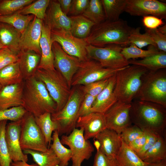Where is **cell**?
Returning <instances> with one entry per match:
<instances>
[{
	"label": "cell",
	"mask_w": 166,
	"mask_h": 166,
	"mask_svg": "<svg viewBox=\"0 0 166 166\" xmlns=\"http://www.w3.org/2000/svg\"><path fill=\"white\" fill-rule=\"evenodd\" d=\"M148 70L141 66L132 65L118 71L113 91L117 101L130 104L140 88L143 76Z\"/></svg>",
	"instance_id": "cell-4"
},
{
	"label": "cell",
	"mask_w": 166,
	"mask_h": 166,
	"mask_svg": "<svg viewBox=\"0 0 166 166\" xmlns=\"http://www.w3.org/2000/svg\"><path fill=\"white\" fill-rule=\"evenodd\" d=\"M24 81L18 61L7 65L0 70V84L2 87L20 83Z\"/></svg>",
	"instance_id": "cell-28"
},
{
	"label": "cell",
	"mask_w": 166,
	"mask_h": 166,
	"mask_svg": "<svg viewBox=\"0 0 166 166\" xmlns=\"http://www.w3.org/2000/svg\"><path fill=\"white\" fill-rule=\"evenodd\" d=\"M110 78L77 87L84 94L90 95L96 97L106 86Z\"/></svg>",
	"instance_id": "cell-42"
},
{
	"label": "cell",
	"mask_w": 166,
	"mask_h": 166,
	"mask_svg": "<svg viewBox=\"0 0 166 166\" xmlns=\"http://www.w3.org/2000/svg\"><path fill=\"white\" fill-rule=\"evenodd\" d=\"M144 130L146 131V141L141 149L136 153L141 159L146 152L155 144L159 137L161 136L158 133L152 131Z\"/></svg>",
	"instance_id": "cell-47"
},
{
	"label": "cell",
	"mask_w": 166,
	"mask_h": 166,
	"mask_svg": "<svg viewBox=\"0 0 166 166\" xmlns=\"http://www.w3.org/2000/svg\"><path fill=\"white\" fill-rule=\"evenodd\" d=\"M0 166H1V165H0Z\"/></svg>",
	"instance_id": "cell-59"
},
{
	"label": "cell",
	"mask_w": 166,
	"mask_h": 166,
	"mask_svg": "<svg viewBox=\"0 0 166 166\" xmlns=\"http://www.w3.org/2000/svg\"><path fill=\"white\" fill-rule=\"evenodd\" d=\"M43 21L34 17L33 19L21 34V50H29L41 55L40 41L42 35Z\"/></svg>",
	"instance_id": "cell-17"
},
{
	"label": "cell",
	"mask_w": 166,
	"mask_h": 166,
	"mask_svg": "<svg viewBox=\"0 0 166 166\" xmlns=\"http://www.w3.org/2000/svg\"><path fill=\"white\" fill-rule=\"evenodd\" d=\"M50 1V0H34L16 12L24 15H33L37 18L44 21Z\"/></svg>",
	"instance_id": "cell-36"
},
{
	"label": "cell",
	"mask_w": 166,
	"mask_h": 166,
	"mask_svg": "<svg viewBox=\"0 0 166 166\" xmlns=\"http://www.w3.org/2000/svg\"><path fill=\"white\" fill-rule=\"evenodd\" d=\"M11 166H38L37 164H30L24 161H18L12 162L11 164Z\"/></svg>",
	"instance_id": "cell-54"
},
{
	"label": "cell",
	"mask_w": 166,
	"mask_h": 166,
	"mask_svg": "<svg viewBox=\"0 0 166 166\" xmlns=\"http://www.w3.org/2000/svg\"><path fill=\"white\" fill-rule=\"evenodd\" d=\"M22 101L23 107L34 117L56 112L55 102L44 84L35 76L24 80Z\"/></svg>",
	"instance_id": "cell-3"
},
{
	"label": "cell",
	"mask_w": 166,
	"mask_h": 166,
	"mask_svg": "<svg viewBox=\"0 0 166 166\" xmlns=\"http://www.w3.org/2000/svg\"><path fill=\"white\" fill-rule=\"evenodd\" d=\"M50 37L52 44L57 42L69 55L81 61L89 58L86 49L88 44L84 39L76 37L70 31L64 29L51 30Z\"/></svg>",
	"instance_id": "cell-12"
},
{
	"label": "cell",
	"mask_w": 166,
	"mask_h": 166,
	"mask_svg": "<svg viewBox=\"0 0 166 166\" xmlns=\"http://www.w3.org/2000/svg\"><path fill=\"white\" fill-rule=\"evenodd\" d=\"M22 106L0 109V122L5 120L16 121L21 119L27 113Z\"/></svg>",
	"instance_id": "cell-43"
},
{
	"label": "cell",
	"mask_w": 166,
	"mask_h": 166,
	"mask_svg": "<svg viewBox=\"0 0 166 166\" xmlns=\"http://www.w3.org/2000/svg\"><path fill=\"white\" fill-rule=\"evenodd\" d=\"M34 76L44 84L55 102L56 112L60 110L66 103L71 92V88L65 79L55 69L50 70L38 69Z\"/></svg>",
	"instance_id": "cell-7"
},
{
	"label": "cell",
	"mask_w": 166,
	"mask_h": 166,
	"mask_svg": "<svg viewBox=\"0 0 166 166\" xmlns=\"http://www.w3.org/2000/svg\"><path fill=\"white\" fill-rule=\"evenodd\" d=\"M122 69L105 68L97 61L89 58L81 61L79 69L72 79L71 88L109 78Z\"/></svg>",
	"instance_id": "cell-11"
},
{
	"label": "cell",
	"mask_w": 166,
	"mask_h": 166,
	"mask_svg": "<svg viewBox=\"0 0 166 166\" xmlns=\"http://www.w3.org/2000/svg\"><path fill=\"white\" fill-rule=\"evenodd\" d=\"M69 97L63 108L51 114L52 120L57 125L59 135L69 134L76 128L79 117L80 106L84 94L77 86L72 87Z\"/></svg>",
	"instance_id": "cell-6"
},
{
	"label": "cell",
	"mask_w": 166,
	"mask_h": 166,
	"mask_svg": "<svg viewBox=\"0 0 166 166\" xmlns=\"http://www.w3.org/2000/svg\"><path fill=\"white\" fill-rule=\"evenodd\" d=\"M142 159L148 164L156 163L166 160L165 137L160 136L155 144L146 152Z\"/></svg>",
	"instance_id": "cell-30"
},
{
	"label": "cell",
	"mask_w": 166,
	"mask_h": 166,
	"mask_svg": "<svg viewBox=\"0 0 166 166\" xmlns=\"http://www.w3.org/2000/svg\"><path fill=\"white\" fill-rule=\"evenodd\" d=\"M23 152L31 155L38 166H59L60 161L53 150L49 148L44 152L25 150Z\"/></svg>",
	"instance_id": "cell-32"
},
{
	"label": "cell",
	"mask_w": 166,
	"mask_h": 166,
	"mask_svg": "<svg viewBox=\"0 0 166 166\" xmlns=\"http://www.w3.org/2000/svg\"><path fill=\"white\" fill-rule=\"evenodd\" d=\"M93 166H117L116 159L108 157L100 149H97Z\"/></svg>",
	"instance_id": "cell-48"
},
{
	"label": "cell",
	"mask_w": 166,
	"mask_h": 166,
	"mask_svg": "<svg viewBox=\"0 0 166 166\" xmlns=\"http://www.w3.org/2000/svg\"><path fill=\"white\" fill-rule=\"evenodd\" d=\"M135 28L122 19L115 21L105 20L95 25L84 39L88 44L97 47L111 44L123 46L129 45V37Z\"/></svg>",
	"instance_id": "cell-2"
},
{
	"label": "cell",
	"mask_w": 166,
	"mask_h": 166,
	"mask_svg": "<svg viewBox=\"0 0 166 166\" xmlns=\"http://www.w3.org/2000/svg\"><path fill=\"white\" fill-rule=\"evenodd\" d=\"M7 121L0 122V164L10 166L12 162L10 157L5 138V130Z\"/></svg>",
	"instance_id": "cell-40"
},
{
	"label": "cell",
	"mask_w": 166,
	"mask_h": 166,
	"mask_svg": "<svg viewBox=\"0 0 166 166\" xmlns=\"http://www.w3.org/2000/svg\"><path fill=\"white\" fill-rule=\"evenodd\" d=\"M106 20L115 21L124 11L126 0H101Z\"/></svg>",
	"instance_id": "cell-33"
},
{
	"label": "cell",
	"mask_w": 166,
	"mask_h": 166,
	"mask_svg": "<svg viewBox=\"0 0 166 166\" xmlns=\"http://www.w3.org/2000/svg\"><path fill=\"white\" fill-rule=\"evenodd\" d=\"M144 131L137 126L132 124L124 128L120 135L122 141L128 145L142 135Z\"/></svg>",
	"instance_id": "cell-44"
},
{
	"label": "cell",
	"mask_w": 166,
	"mask_h": 166,
	"mask_svg": "<svg viewBox=\"0 0 166 166\" xmlns=\"http://www.w3.org/2000/svg\"><path fill=\"white\" fill-rule=\"evenodd\" d=\"M135 99L155 103L166 108L165 68L148 70L144 74Z\"/></svg>",
	"instance_id": "cell-5"
},
{
	"label": "cell",
	"mask_w": 166,
	"mask_h": 166,
	"mask_svg": "<svg viewBox=\"0 0 166 166\" xmlns=\"http://www.w3.org/2000/svg\"><path fill=\"white\" fill-rule=\"evenodd\" d=\"M129 64L143 67L149 71H155L166 68V52L158 53L143 58L128 60Z\"/></svg>",
	"instance_id": "cell-27"
},
{
	"label": "cell",
	"mask_w": 166,
	"mask_h": 166,
	"mask_svg": "<svg viewBox=\"0 0 166 166\" xmlns=\"http://www.w3.org/2000/svg\"><path fill=\"white\" fill-rule=\"evenodd\" d=\"M96 97L89 94H84L81 103L79 112V117L85 116L91 113L90 110Z\"/></svg>",
	"instance_id": "cell-49"
},
{
	"label": "cell",
	"mask_w": 166,
	"mask_h": 166,
	"mask_svg": "<svg viewBox=\"0 0 166 166\" xmlns=\"http://www.w3.org/2000/svg\"><path fill=\"white\" fill-rule=\"evenodd\" d=\"M60 141L69 148L71 153V166H81L83 162L89 159L94 151V148L88 140L84 136L82 129L75 128L69 135H63Z\"/></svg>",
	"instance_id": "cell-10"
},
{
	"label": "cell",
	"mask_w": 166,
	"mask_h": 166,
	"mask_svg": "<svg viewBox=\"0 0 166 166\" xmlns=\"http://www.w3.org/2000/svg\"><path fill=\"white\" fill-rule=\"evenodd\" d=\"M48 7L43 21L51 30L64 29L70 31V18L62 11L58 1L50 0Z\"/></svg>",
	"instance_id": "cell-20"
},
{
	"label": "cell",
	"mask_w": 166,
	"mask_h": 166,
	"mask_svg": "<svg viewBox=\"0 0 166 166\" xmlns=\"http://www.w3.org/2000/svg\"><path fill=\"white\" fill-rule=\"evenodd\" d=\"M2 86L0 84V91L1 90V89L2 88Z\"/></svg>",
	"instance_id": "cell-58"
},
{
	"label": "cell",
	"mask_w": 166,
	"mask_h": 166,
	"mask_svg": "<svg viewBox=\"0 0 166 166\" xmlns=\"http://www.w3.org/2000/svg\"><path fill=\"white\" fill-rule=\"evenodd\" d=\"M160 33L166 35V25L164 24V26L156 29Z\"/></svg>",
	"instance_id": "cell-56"
},
{
	"label": "cell",
	"mask_w": 166,
	"mask_h": 166,
	"mask_svg": "<svg viewBox=\"0 0 166 166\" xmlns=\"http://www.w3.org/2000/svg\"><path fill=\"white\" fill-rule=\"evenodd\" d=\"M129 45L130 46L128 47H123L121 50V53L127 60L138 58H143L160 51L152 45H149L147 50H144L133 44Z\"/></svg>",
	"instance_id": "cell-38"
},
{
	"label": "cell",
	"mask_w": 166,
	"mask_h": 166,
	"mask_svg": "<svg viewBox=\"0 0 166 166\" xmlns=\"http://www.w3.org/2000/svg\"><path fill=\"white\" fill-rule=\"evenodd\" d=\"M140 30L139 27L135 28L130 35L128 38L129 44H133L140 49L148 45H152L157 48L149 35L145 32L143 34L140 33Z\"/></svg>",
	"instance_id": "cell-41"
},
{
	"label": "cell",
	"mask_w": 166,
	"mask_h": 166,
	"mask_svg": "<svg viewBox=\"0 0 166 166\" xmlns=\"http://www.w3.org/2000/svg\"><path fill=\"white\" fill-rule=\"evenodd\" d=\"M4 47H5L3 44H2L1 43V42H0V49H1V48H4Z\"/></svg>",
	"instance_id": "cell-57"
},
{
	"label": "cell",
	"mask_w": 166,
	"mask_h": 166,
	"mask_svg": "<svg viewBox=\"0 0 166 166\" xmlns=\"http://www.w3.org/2000/svg\"><path fill=\"white\" fill-rule=\"evenodd\" d=\"M20 142L23 151L29 150L44 152L48 148L34 116L28 112L21 120Z\"/></svg>",
	"instance_id": "cell-8"
},
{
	"label": "cell",
	"mask_w": 166,
	"mask_h": 166,
	"mask_svg": "<svg viewBox=\"0 0 166 166\" xmlns=\"http://www.w3.org/2000/svg\"><path fill=\"white\" fill-rule=\"evenodd\" d=\"M145 32L150 36L159 50L166 52V35L160 33L156 29L150 30L146 28Z\"/></svg>",
	"instance_id": "cell-45"
},
{
	"label": "cell",
	"mask_w": 166,
	"mask_h": 166,
	"mask_svg": "<svg viewBox=\"0 0 166 166\" xmlns=\"http://www.w3.org/2000/svg\"><path fill=\"white\" fill-rule=\"evenodd\" d=\"M123 46L115 44L97 47L88 44L86 49L89 58L98 62L103 67L120 69L129 65L121 53Z\"/></svg>",
	"instance_id": "cell-9"
},
{
	"label": "cell",
	"mask_w": 166,
	"mask_h": 166,
	"mask_svg": "<svg viewBox=\"0 0 166 166\" xmlns=\"http://www.w3.org/2000/svg\"><path fill=\"white\" fill-rule=\"evenodd\" d=\"M21 119L7 124L5 130V138L9 153L12 161L27 162L28 157L22 150L20 145Z\"/></svg>",
	"instance_id": "cell-16"
},
{
	"label": "cell",
	"mask_w": 166,
	"mask_h": 166,
	"mask_svg": "<svg viewBox=\"0 0 166 166\" xmlns=\"http://www.w3.org/2000/svg\"><path fill=\"white\" fill-rule=\"evenodd\" d=\"M10 166H11V165Z\"/></svg>",
	"instance_id": "cell-60"
},
{
	"label": "cell",
	"mask_w": 166,
	"mask_h": 166,
	"mask_svg": "<svg viewBox=\"0 0 166 166\" xmlns=\"http://www.w3.org/2000/svg\"><path fill=\"white\" fill-rule=\"evenodd\" d=\"M95 139L100 144V150L109 158L116 159L122 144L120 134L114 131L106 128L99 134Z\"/></svg>",
	"instance_id": "cell-19"
},
{
	"label": "cell",
	"mask_w": 166,
	"mask_h": 166,
	"mask_svg": "<svg viewBox=\"0 0 166 166\" xmlns=\"http://www.w3.org/2000/svg\"><path fill=\"white\" fill-rule=\"evenodd\" d=\"M24 82L2 87L0 91V109L22 106Z\"/></svg>",
	"instance_id": "cell-23"
},
{
	"label": "cell",
	"mask_w": 166,
	"mask_h": 166,
	"mask_svg": "<svg viewBox=\"0 0 166 166\" xmlns=\"http://www.w3.org/2000/svg\"><path fill=\"white\" fill-rule=\"evenodd\" d=\"M34 117L35 122L42 133L49 148L52 140V133L57 130V124L52 119L50 113H46Z\"/></svg>",
	"instance_id": "cell-31"
},
{
	"label": "cell",
	"mask_w": 166,
	"mask_h": 166,
	"mask_svg": "<svg viewBox=\"0 0 166 166\" xmlns=\"http://www.w3.org/2000/svg\"><path fill=\"white\" fill-rule=\"evenodd\" d=\"M130 104L132 124L142 130L152 131L165 137L166 108L155 103L136 99Z\"/></svg>",
	"instance_id": "cell-1"
},
{
	"label": "cell",
	"mask_w": 166,
	"mask_h": 166,
	"mask_svg": "<svg viewBox=\"0 0 166 166\" xmlns=\"http://www.w3.org/2000/svg\"><path fill=\"white\" fill-rule=\"evenodd\" d=\"M143 134L127 145L136 153L139 152L145 144L146 139V133L145 130Z\"/></svg>",
	"instance_id": "cell-52"
},
{
	"label": "cell",
	"mask_w": 166,
	"mask_h": 166,
	"mask_svg": "<svg viewBox=\"0 0 166 166\" xmlns=\"http://www.w3.org/2000/svg\"><path fill=\"white\" fill-rule=\"evenodd\" d=\"M116 73L110 78L106 86L96 97L91 112L104 114L117 101L113 91L116 83Z\"/></svg>",
	"instance_id": "cell-22"
},
{
	"label": "cell",
	"mask_w": 166,
	"mask_h": 166,
	"mask_svg": "<svg viewBox=\"0 0 166 166\" xmlns=\"http://www.w3.org/2000/svg\"><path fill=\"white\" fill-rule=\"evenodd\" d=\"M59 136L57 130L53 132L52 136V143L49 147L58 159L60 161L59 166H67L71 159V152L69 148H65L61 143Z\"/></svg>",
	"instance_id": "cell-35"
},
{
	"label": "cell",
	"mask_w": 166,
	"mask_h": 166,
	"mask_svg": "<svg viewBox=\"0 0 166 166\" xmlns=\"http://www.w3.org/2000/svg\"><path fill=\"white\" fill-rule=\"evenodd\" d=\"M130 104L118 101L105 114L107 128L119 134L126 127L132 124L130 116Z\"/></svg>",
	"instance_id": "cell-15"
},
{
	"label": "cell",
	"mask_w": 166,
	"mask_h": 166,
	"mask_svg": "<svg viewBox=\"0 0 166 166\" xmlns=\"http://www.w3.org/2000/svg\"><path fill=\"white\" fill-rule=\"evenodd\" d=\"M18 55L7 47L0 49V70L10 64L18 62Z\"/></svg>",
	"instance_id": "cell-46"
},
{
	"label": "cell",
	"mask_w": 166,
	"mask_h": 166,
	"mask_svg": "<svg viewBox=\"0 0 166 166\" xmlns=\"http://www.w3.org/2000/svg\"><path fill=\"white\" fill-rule=\"evenodd\" d=\"M116 160L117 166H148L147 164L123 141Z\"/></svg>",
	"instance_id": "cell-29"
},
{
	"label": "cell",
	"mask_w": 166,
	"mask_h": 166,
	"mask_svg": "<svg viewBox=\"0 0 166 166\" xmlns=\"http://www.w3.org/2000/svg\"><path fill=\"white\" fill-rule=\"evenodd\" d=\"M34 0H0V16L14 13L30 4Z\"/></svg>",
	"instance_id": "cell-39"
},
{
	"label": "cell",
	"mask_w": 166,
	"mask_h": 166,
	"mask_svg": "<svg viewBox=\"0 0 166 166\" xmlns=\"http://www.w3.org/2000/svg\"><path fill=\"white\" fill-rule=\"evenodd\" d=\"M78 128L83 130L86 139L95 138L101 132L107 128L104 114L91 112L85 116L79 117L76 126V128Z\"/></svg>",
	"instance_id": "cell-18"
},
{
	"label": "cell",
	"mask_w": 166,
	"mask_h": 166,
	"mask_svg": "<svg viewBox=\"0 0 166 166\" xmlns=\"http://www.w3.org/2000/svg\"><path fill=\"white\" fill-rule=\"evenodd\" d=\"M52 47L54 68L62 75L69 87L71 88L72 79L79 69L81 61L66 53L56 42L52 43Z\"/></svg>",
	"instance_id": "cell-13"
},
{
	"label": "cell",
	"mask_w": 166,
	"mask_h": 166,
	"mask_svg": "<svg viewBox=\"0 0 166 166\" xmlns=\"http://www.w3.org/2000/svg\"></svg>",
	"instance_id": "cell-61"
},
{
	"label": "cell",
	"mask_w": 166,
	"mask_h": 166,
	"mask_svg": "<svg viewBox=\"0 0 166 166\" xmlns=\"http://www.w3.org/2000/svg\"><path fill=\"white\" fill-rule=\"evenodd\" d=\"M33 15H24L18 13L5 16H0V22L8 24L18 30L21 34L33 19Z\"/></svg>",
	"instance_id": "cell-34"
},
{
	"label": "cell",
	"mask_w": 166,
	"mask_h": 166,
	"mask_svg": "<svg viewBox=\"0 0 166 166\" xmlns=\"http://www.w3.org/2000/svg\"><path fill=\"white\" fill-rule=\"evenodd\" d=\"M71 20L70 32L74 36L85 39L89 34L93 22L82 14L69 17Z\"/></svg>",
	"instance_id": "cell-26"
},
{
	"label": "cell",
	"mask_w": 166,
	"mask_h": 166,
	"mask_svg": "<svg viewBox=\"0 0 166 166\" xmlns=\"http://www.w3.org/2000/svg\"><path fill=\"white\" fill-rule=\"evenodd\" d=\"M82 15L95 25L106 20L101 0H90L87 7Z\"/></svg>",
	"instance_id": "cell-37"
},
{
	"label": "cell",
	"mask_w": 166,
	"mask_h": 166,
	"mask_svg": "<svg viewBox=\"0 0 166 166\" xmlns=\"http://www.w3.org/2000/svg\"><path fill=\"white\" fill-rule=\"evenodd\" d=\"M147 164L148 166H166V159L156 163Z\"/></svg>",
	"instance_id": "cell-55"
},
{
	"label": "cell",
	"mask_w": 166,
	"mask_h": 166,
	"mask_svg": "<svg viewBox=\"0 0 166 166\" xmlns=\"http://www.w3.org/2000/svg\"><path fill=\"white\" fill-rule=\"evenodd\" d=\"M18 62L24 80L34 76L40 63L41 55L29 50H21Z\"/></svg>",
	"instance_id": "cell-24"
},
{
	"label": "cell",
	"mask_w": 166,
	"mask_h": 166,
	"mask_svg": "<svg viewBox=\"0 0 166 166\" xmlns=\"http://www.w3.org/2000/svg\"><path fill=\"white\" fill-rule=\"evenodd\" d=\"M124 11L134 16L166 18V4L157 0H126Z\"/></svg>",
	"instance_id": "cell-14"
},
{
	"label": "cell",
	"mask_w": 166,
	"mask_h": 166,
	"mask_svg": "<svg viewBox=\"0 0 166 166\" xmlns=\"http://www.w3.org/2000/svg\"><path fill=\"white\" fill-rule=\"evenodd\" d=\"M51 30L43 21L42 35L40 41L41 59L38 69L54 70V56L51 39Z\"/></svg>",
	"instance_id": "cell-21"
},
{
	"label": "cell",
	"mask_w": 166,
	"mask_h": 166,
	"mask_svg": "<svg viewBox=\"0 0 166 166\" xmlns=\"http://www.w3.org/2000/svg\"><path fill=\"white\" fill-rule=\"evenodd\" d=\"M142 22L146 29L150 30L156 29L165 24L162 19L152 15L143 17Z\"/></svg>",
	"instance_id": "cell-50"
},
{
	"label": "cell",
	"mask_w": 166,
	"mask_h": 166,
	"mask_svg": "<svg viewBox=\"0 0 166 166\" xmlns=\"http://www.w3.org/2000/svg\"><path fill=\"white\" fill-rule=\"evenodd\" d=\"M21 33L12 26L0 22V41L6 47L18 54L20 51Z\"/></svg>",
	"instance_id": "cell-25"
},
{
	"label": "cell",
	"mask_w": 166,
	"mask_h": 166,
	"mask_svg": "<svg viewBox=\"0 0 166 166\" xmlns=\"http://www.w3.org/2000/svg\"><path fill=\"white\" fill-rule=\"evenodd\" d=\"M62 11L67 15L69 13L71 6L72 0H58Z\"/></svg>",
	"instance_id": "cell-53"
},
{
	"label": "cell",
	"mask_w": 166,
	"mask_h": 166,
	"mask_svg": "<svg viewBox=\"0 0 166 166\" xmlns=\"http://www.w3.org/2000/svg\"><path fill=\"white\" fill-rule=\"evenodd\" d=\"M89 0H72L69 14L73 16L82 14L87 7Z\"/></svg>",
	"instance_id": "cell-51"
}]
</instances>
